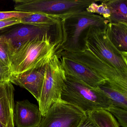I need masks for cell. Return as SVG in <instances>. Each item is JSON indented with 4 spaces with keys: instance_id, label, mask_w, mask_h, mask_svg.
<instances>
[{
    "instance_id": "cell-11",
    "label": "cell",
    "mask_w": 127,
    "mask_h": 127,
    "mask_svg": "<svg viewBox=\"0 0 127 127\" xmlns=\"http://www.w3.org/2000/svg\"><path fill=\"white\" fill-rule=\"evenodd\" d=\"M46 64L40 68L12 76L10 82L26 89L38 102L44 79Z\"/></svg>"
},
{
    "instance_id": "cell-6",
    "label": "cell",
    "mask_w": 127,
    "mask_h": 127,
    "mask_svg": "<svg viewBox=\"0 0 127 127\" xmlns=\"http://www.w3.org/2000/svg\"><path fill=\"white\" fill-rule=\"evenodd\" d=\"M66 75L58 56L55 54L45 65V74L38 107L42 117L54 103L61 101Z\"/></svg>"
},
{
    "instance_id": "cell-18",
    "label": "cell",
    "mask_w": 127,
    "mask_h": 127,
    "mask_svg": "<svg viewBox=\"0 0 127 127\" xmlns=\"http://www.w3.org/2000/svg\"><path fill=\"white\" fill-rule=\"evenodd\" d=\"M14 45L3 35L0 36V62L10 68V56Z\"/></svg>"
},
{
    "instance_id": "cell-13",
    "label": "cell",
    "mask_w": 127,
    "mask_h": 127,
    "mask_svg": "<svg viewBox=\"0 0 127 127\" xmlns=\"http://www.w3.org/2000/svg\"><path fill=\"white\" fill-rule=\"evenodd\" d=\"M105 33L114 46L122 53L127 55V24L108 23Z\"/></svg>"
},
{
    "instance_id": "cell-23",
    "label": "cell",
    "mask_w": 127,
    "mask_h": 127,
    "mask_svg": "<svg viewBox=\"0 0 127 127\" xmlns=\"http://www.w3.org/2000/svg\"><path fill=\"white\" fill-rule=\"evenodd\" d=\"M21 18H13L0 21V30L16 24H21Z\"/></svg>"
},
{
    "instance_id": "cell-22",
    "label": "cell",
    "mask_w": 127,
    "mask_h": 127,
    "mask_svg": "<svg viewBox=\"0 0 127 127\" xmlns=\"http://www.w3.org/2000/svg\"><path fill=\"white\" fill-rule=\"evenodd\" d=\"M11 78L10 68L0 62V82L10 81Z\"/></svg>"
},
{
    "instance_id": "cell-7",
    "label": "cell",
    "mask_w": 127,
    "mask_h": 127,
    "mask_svg": "<svg viewBox=\"0 0 127 127\" xmlns=\"http://www.w3.org/2000/svg\"><path fill=\"white\" fill-rule=\"evenodd\" d=\"M58 56L70 59L88 67L98 74L111 86L127 93V76L125 75L102 60L86 48L83 52L71 53L62 51L55 53Z\"/></svg>"
},
{
    "instance_id": "cell-4",
    "label": "cell",
    "mask_w": 127,
    "mask_h": 127,
    "mask_svg": "<svg viewBox=\"0 0 127 127\" xmlns=\"http://www.w3.org/2000/svg\"><path fill=\"white\" fill-rule=\"evenodd\" d=\"M105 28L91 26L83 36L86 48L107 64L127 76V55L119 52L108 39Z\"/></svg>"
},
{
    "instance_id": "cell-21",
    "label": "cell",
    "mask_w": 127,
    "mask_h": 127,
    "mask_svg": "<svg viewBox=\"0 0 127 127\" xmlns=\"http://www.w3.org/2000/svg\"><path fill=\"white\" fill-rule=\"evenodd\" d=\"M34 13L13 11L0 12V21L6 20L13 18H22L32 14Z\"/></svg>"
},
{
    "instance_id": "cell-1",
    "label": "cell",
    "mask_w": 127,
    "mask_h": 127,
    "mask_svg": "<svg viewBox=\"0 0 127 127\" xmlns=\"http://www.w3.org/2000/svg\"><path fill=\"white\" fill-rule=\"evenodd\" d=\"M64 36L38 35L16 46L10 56L11 76L45 65L64 42Z\"/></svg>"
},
{
    "instance_id": "cell-3",
    "label": "cell",
    "mask_w": 127,
    "mask_h": 127,
    "mask_svg": "<svg viewBox=\"0 0 127 127\" xmlns=\"http://www.w3.org/2000/svg\"><path fill=\"white\" fill-rule=\"evenodd\" d=\"M61 100L87 114L97 110L107 111L112 105L99 87H91L66 76Z\"/></svg>"
},
{
    "instance_id": "cell-8",
    "label": "cell",
    "mask_w": 127,
    "mask_h": 127,
    "mask_svg": "<svg viewBox=\"0 0 127 127\" xmlns=\"http://www.w3.org/2000/svg\"><path fill=\"white\" fill-rule=\"evenodd\" d=\"M87 114L62 101L56 102L42 117L38 127H78Z\"/></svg>"
},
{
    "instance_id": "cell-20",
    "label": "cell",
    "mask_w": 127,
    "mask_h": 127,
    "mask_svg": "<svg viewBox=\"0 0 127 127\" xmlns=\"http://www.w3.org/2000/svg\"><path fill=\"white\" fill-rule=\"evenodd\" d=\"M107 111L115 116L121 126L122 127H127V110L112 105Z\"/></svg>"
},
{
    "instance_id": "cell-9",
    "label": "cell",
    "mask_w": 127,
    "mask_h": 127,
    "mask_svg": "<svg viewBox=\"0 0 127 127\" xmlns=\"http://www.w3.org/2000/svg\"><path fill=\"white\" fill-rule=\"evenodd\" d=\"M58 57L66 76L93 88L98 87L106 82L102 77L86 66L68 58Z\"/></svg>"
},
{
    "instance_id": "cell-17",
    "label": "cell",
    "mask_w": 127,
    "mask_h": 127,
    "mask_svg": "<svg viewBox=\"0 0 127 127\" xmlns=\"http://www.w3.org/2000/svg\"><path fill=\"white\" fill-rule=\"evenodd\" d=\"M56 17L42 13H34L21 18V24L35 26L53 25L61 21Z\"/></svg>"
},
{
    "instance_id": "cell-2",
    "label": "cell",
    "mask_w": 127,
    "mask_h": 127,
    "mask_svg": "<svg viewBox=\"0 0 127 127\" xmlns=\"http://www.w3.org/2000/svg\"><path fill=\"white\" fill-rule=\"evenodd\" d=\"M62 21L64 40L56 53L83 52L86 49L83 39L86 30L92 26L105 28L109 23L102 16L86 11L70 15Z\"/></svg>"
},
{
    "instance_id": "cell-19",
    "label": "cell",
    "mask_w": 127,
    "mask_h": 127,
    "mask_svg": "<svg viewBox=\"0 0 127 127\" xmlns=\"http://www.w3.org/2000/svg\"><path fill=\"white\" fill-rule=\"evenodd\" d=\"M98 1V0H95L86 9V11L90 13L98 14L108 21L110 15V9L102 0H100L101 4L99 5L96 3Z\"/></svg>"
},
{
    "instance_id": "cell-25",
    "label": "cell",
    "mask_w": 127,
    "mask_h": 127,
    "mask_svg": "<svg viewBox=\"0 0 127 127\" xmlns=\"http://www.w3.org/2000/svg\"><path fill=\"white\" fill-rule=\"evenodd\" d=\"M0 127H5V126L1 122H0Z\"/></svg>"
},
{
    "instance_id": "cell-12",
    "label": "cell",
    "mask_w": 127,
    "mask_h": 127,
    "mask_svg": "<svg viewBox=\"0 0 127 127\" xmlns=\"http://www.w3.org/2000/svg\"><path fill=\"white\" fill-rule=\"evenodd\" d=\"M15 89L10 81L0 82V122L5 127H14Z\"/></svg>"
},
{
    "instance_id": "cell-14",
    "label": "cell",
    "mask_w": 127,
    "mask_h": 127,
    "mask_svg": "<svg viewBox=\"0 0 127 127\" xmlns=\"http://www.w3.org/2000/svg\"><path fill=\"white\" fill-rule=\"evenodd\" d=\"M103 2L110 9L109 23L127 24V0H104Z\"/></svg>"
},
{
    "instance_id": "cell-16",
    "label": "cell",
    "mask_w": 127,
    "mask_h": 127,
    "mask_svg": "<svg viewBox=\"0 0 127 127\" xmlns=\"http://www.w3.org/2000/svg\"><path fill=\"white\" fill-rule=\"evenodd\" d=\"M87 114L98 127H119L114 117L105 110H97Z\"/></svg>"
},
{
    "instance_id": "cell-5",
    "label": "cell",
    "mask_w": 127,
    "mask_h": 127,
    "mask_svg": "<svg viewBox=\"0 0 127 127\" xmlns=\"http://www.w3.org/2000/svg\"><path fill=\"white\" fill-rule=\"evenodd\" d=\"M95 0H14L17 11L42 13L63 20L70 15L86 9Z\"/></svg>"
},
{
    "instance_id": "cell-24",
    "label": "cell",
    "mask_w": 127,
    "mask_h": 127,
    "mask_svg": "<svg viewBox=\"0 0 127 127\" xmlns=\"http://www.w3.org/2000/svg\"><path fill=\"white\" fill-rule=\"evenodd\" d=\"M78 127H98L87 114V116Z\"/></svg>"
},
{
    "instance_id": "cell-15",
    "label": "cell",
    "mask_w": 127,
    "mask_h": 127,
    "mask_svg": "<svg viewBox=\"0 0 127 127\" xmlns=\"http://www.w3.org/2000/svg\"><path fill=\"white\" fill-rule=\"evenodd\" d=\"M98 87L108 98L112 105L127 110V93L116 89L106 82Z\"/></svg>"
},
{
    "instance_id": "cell-10",
    "label": "cell",
    "mask_w": 127,
    "mask_h": 127,
    "mask_svg": "<svg viewBox=\"0 0 127 127\" xmlns=\"http://www.w3.org/2000/svg\"><path fill=\"white\" fill-rule=\"evenodd\" d=\"M42 118L39 107L37 105L27 99L16 102L14 119L17 127H38Z\"/></svg>"
}]
</instances>
